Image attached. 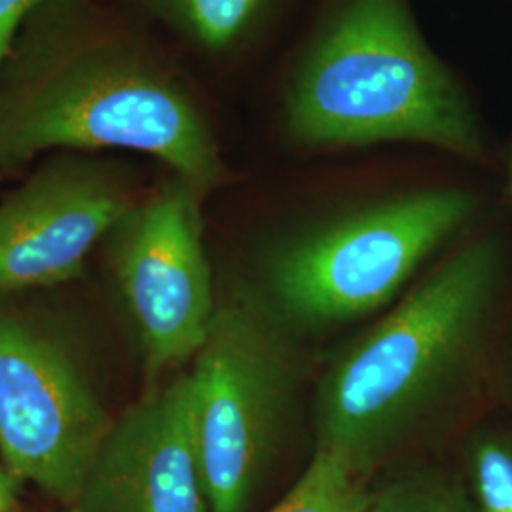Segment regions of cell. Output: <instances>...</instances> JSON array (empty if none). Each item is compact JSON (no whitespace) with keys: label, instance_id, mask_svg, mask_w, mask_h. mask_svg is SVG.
<instances>
[{"label":"cell","instance_id":"52a82bcc","mask_svg":"<svg viewBox=\"0 0 512 512\" xmlns=\"http://www.w3.org/2000/svg\"><path fill=\"white\" fill-rule=\"evenodd\" d=\"M200 190L175 177L110 232V268L152 384L194 361L217 310Z\"/></svg>","mask_w":512,"mask_h":512},{"label":"cell","instance_id":"277c9868","mask_svg":"<svg viewBox=\"0 0 512 512\" xmlns=\"http://www.w3.org/2000/svg\"><path fill=\"white\" fill-rule=\"evenodd\" d=\"M475 190L429 188L370 203L270 251L258 294L289 329L342 325L391 304L480 213Z\"/></svg>","mask_w":512,"mask_h":512},{"label":"cell","instance_id":"ba28073f","mask_svg":"<svg viewBox=\"0 0 512 512\" xmlns=\"http://www.w3.org/2000/svg\"><path fill=\"white\" fill-rule=\"evenodd\" d=\"M139 198L116 165L52 158L0 202V294L71 281Z\"/></svg>","mask_w":512,"mask_h":512},{"label":"cell","instance_id":"8fae6325","mask_svg":"<svg viewBox=\"0 0 512 512\" xmlns=\"http://www.w3.org/2000/svg\"><path fill=\"white\" fill-rule=\"evenodd\" d=\"M365 478L344 459L315 450L304 475L270 512H366L372 492Z\"/></svg>","mask_w":512,"mask_h":512},{"label":"cell","instance_id":"7c38bea8","mask_svg":"<svg viewBox=\"0 0 512 512\" xmlns=\"http://www.w3.org/2000/svg\"><path fill=\"white\" fill-rule=\"evenodd\" d=\"M366 512H480L473 492L440 469H420L389 480Z\"/></svg>","mask_w":512,"mask_h":512},{"label":"cell","instance_id":"2e32d148","mask_svg":"<svg viewBox=\"0 0 512 512\" xmlns=\"http://www.w3.org/2000/svg\"><path fill=\"white\" fill-rule=\"evenodd\" d=\"M509 188H511V198H512V150H511V160H509Z\"/></svg>","mask_w":512,"mask_h":512},{"label":"cell","instance_id":"8992f818","mask_svg":"<svg viewBox=\"0 0 512 512\" xmlns=\"http://www.w3.org/2000/svg\"><path fill=\"white\" fill-rule=\"evenodd\" d=\"M112 421L73 334L0 294V459L10 475L67 507Z\"/></svg>","mask_w":512,"mask_h":512},{"label":"cell","instance_id":"3957f363","mask_svg":"<svg viewBox=\"0 0 512 512\" xmlns=\"http://www.w3.org/2000/svg\"><path fill=\"white\" fill-rule=\"evenodd\" d=\"M285 124L302 147L412 143L490 160L473 95L427 44L408 0H336L291 76Z\"/></svg>","mask_w":512,"mask_h":512},{"label":"cell","instance_id":"5bb4252c","mask_svg":"<svg viewBox=\"0 0 512 512\" xmlns=\"http://www.w3.org/2000/svg\"><path fill=\"white\" fill-rule=\"evenodd\" d=\"M52 2L55 0H0V69L29 19Z\"/></svg>","mask_w":512,"mask_h":512},{"label":"cell","instance_id":"6da1fadb","mask_svg":"<svg viewBox=\"0 0 512 512\" xmlns=\"http://www.w3.org/2000/svg\"><path fill=\"white\" fill-rule=\"evenodd\" d=\"M141 152L203 196L226 165L202 109L143 38L84 0H55L0 69V171L44 152Z\"/></svg>","mask_w":512,"mask_h":512},{"label":"cell","instance_id":"7a4b0ae2","mask_svg":"<svg viewBox=\"0 0 512 512\" xmlns=\"http://www.w3.org/2000/svg\"><path fill=\"white\" fill-rule=\"evenodd\" d=\"M503 266L494 234L469 239L349 342L317 384L315 450L366 476L439 420L482 363Z\"/></svg>","mask_w":512,"mask_h":512},{"label":"cell","instance_id":"30bf717a","mask_svg":"<svg viewBox=\"0 0 512 512\" xmlns=\"http://www.w3.org/2000/svg\"><path fill=\"white\" fill-rule=\"evenodd\" d=\"M266 0H154L160 16L207 52H226L253 27Z\"/></svg>","mask_w":512,"mask_h":512},{"label":"cell","instance_id":"9c48e42d","mask_svg":"<svg viewBox=\"0 0 512 512\" xmlns=\"http://www.w3.org/2000/svg\"><path fill=\"white\" fill-rule=\"evenodd\" d=\"M63 512H211L181 372L114 418L84 482Z\"/></svg>","mask_w":512,"mask_h":512},{"label":"cell","instance_id":"9a60e30c","mask_svg":"<svg viewBox=\"0 0 512 512\" xmlns=\"http://www.w3.org/2000/svg\"><path fill=\"white\" fill-rule=\"evenodd\" d=\"M18 480L10 475L0 459V512H14L18 507Z\"/></svg>","mask_w":512,"mask_h":512},{"label":"cell","instance_id":"4fadbf2b","mask_svg":"<svg viewBox=\"0 0 512 512\" xmlns=\"http://www.w3.org/2000/svg\"><path fill=\"white\" fill-rule=\"evenodd\" d=\"M471 492L480 512H512V435L482 431L467 446Z\"/></svg>","mask_w":512,"mask_h":512},{"label":"cell","instance_id":"5b68a950","mask_svg":"<svg viewBox=\"0 0 512 512\" xmlns=\"http://www.w3.org/2000/svg\"><path fill=\"white\" fill-rule=\"evenodd\" d=\"M188 370L203 488L211 512H247L285 439L300 368L291 329L264 298L217 302Z\"/></svg>","mask_w":512,"mask_h":512}]
</instances>
